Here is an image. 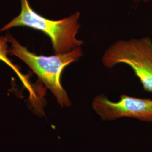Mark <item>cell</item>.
Instances as JSON below:
<instances>
[{"mask_svg":"<svg viewBox=\"0 0 152 152\" xmlns=\"http://www.w3.org/2000/svg\"><path fill=\"white\" fill-rule=\"evenodd\" d=\"M11 47L9 54L22 60L50 90L61 108H69L71 99L61 83V76L65 67L79 60L83 55L81 46L69 52L50 56L38 55L29 51L10 33L5 35Z\"/></svg>","mask_w":152,"mask_h":152,"instance_id":"6da1fadb","label":"cell"},{"mask_svg":"<svg viewBox=\"0 0 152 152\" xmlns=\"http://www.w3.org/2000/svg\"><path fill=\"white\" fill-rule=\"evenodd\" d=\"M102 63L109 69L121 63L129 65L144 90L152 92V40L149 37L115 42L104 51Z\"/></svg>","mask_w":152,"mask_h":152,"instance_id":"3957f363","label":"cell"},{"mask_svg":"<svg viewBox=\"0 0 152 152\" xmlns=\"http://www.w3.org/2000/svg\"><path fill=\"white\" fill-rule=\"evenodd\" d=\"M8 39L6 36H0V61L5 63L6 65L9 66L12 71H14L16 75L19 77V79L23 83L24 86L27 88L29 92L31 94H33L35 98H36L39 102H42V100L37 98V96L34 94V90L30 82L29 81V78L27 76L23 74L20 68L18 65L13 63L11 59H9L7 55L9 54V46H8ZM34 97V96H33Z\"/></svg>","mask_w":152,"mask_h":152,"instance_id":"5b68a950","label":"cell"},{"mask_svg":"<svg viewBox=\"0 0 152 152\" xmlns=\"http://www.w3.org/2000/svg\"><path fill=\"white\" fill-rule=\"evenodd\" d=\"M91 107L103 121L109 122L129 118L152 122V100L121 95L117 102L110 100L101 94L95 96Z\"/></svg>","mask_w":152,"mask_h":152,"instance_id":"277c9868","label":"cell"},{"mask_svg":"<svg viewBox=\"0 0 152 152\" xmlns=\"http://www.w3.org/2000/svg\"><path fill=\"white\" fill-rule=\"evenodd\" d=\"M20 3L19 15L0 28V32L17 27H26L41 31L50 39L54 54L69 52L83 44V41L77 37L81 27L79 11L60 20H54L34 11L28 0H20Z\"/></svg>","mask_w":152,"mask_h":152,"instance_id":"7a4b0ae2","label":"cell"}]
</instances>
